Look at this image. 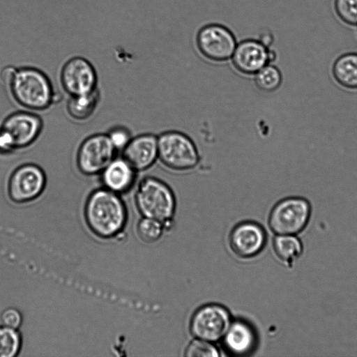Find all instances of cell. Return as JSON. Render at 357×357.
<instances>
[{
  "label": "cell",
  "instance_id": "cell-1",
  "mask_svg": "<svg viewBox=\"0 0 357 357\" xmlns=\"http://www.w3.org/2000/svg\"><path fill=\"white\" fill-rule=\"evenodd\" d=\"M1 78L13 100L26 110L45 111L58 100L51 79L37 68L8 66L1 70Z\"/></svg>",
  "mask_w": 357,
  "mask_h": 357
},
{
  "label": "cell",
  "instance_id": "cell-2",
  "mask_svg": "<svg viewBox=\"0 0 357 357\" xmlns=\"http://www.w3.org/2000/svg\"><path fill=\"white\" fill-rule=\"evenodd\" d=\"M84 214L91 229L103 238L118 234L123 229L127 219L126 207L120 195L103 187L89 194Z\"/></svg>",
  "mask_w": 357,
  "mask_h": 357
},
{
  "label": "cell",
  "instance_id": "cell-3",
  "mask_svg": "<svg viewBox=\"0 0 357 357\" xmlns=\"http://www.w3.org/2000/svg\"><path fill=\"white\" fill-rule=\"evenodd\" d=\"M136 206L143 217L168 222L176 208V198L171 187L160 178L147 176L137 183Z\"/></svg>",
  "mask_w": 357,
  "mask_h": 357
},
{
  "label": "cell",
  "instance_id": "cell-4",
  "mask_svg": "<svg viewBox=\"0 0 357 357\" xmlns=\"http://www.w3.org/2000/svg\"><path fill=\"white\" fill-rule=\"evenodd\" d=\"M158 160L167 169L177 172L192 171L200 162L196 144L185 133L169 130L158 135Z\"/></svg>",
  "mask_w": 357,
  "mask_h": 357
},
{
  "label": "cell",
  "instance_id": "cell-5",
  "mask_svg": "<svg viewBox=\"0 0 357 357\" xmlns=\"http://www.w3.org/2000/svg\"><path fill=\"white\" fill-rule=\"evenodd\" d=\"M311 205L302 197H288L278 202L272 208L268 225L277 235H296L307 225Z\"/></svg>",
  "mask_w": 357,
  "mask_h": 357
},
{
  "label": "cell",
  "instance_id": "cell-6",
  "mask_svg": "<svg viewBox=\"0 0 357 357\" xmlns=\"http://www.w3.org/2000/svg\"><path fill=\"white\" fill-rule=\"evenodd\" d=\"M47 176L43 169L33 162L16 167L9 175L7 193L16 204H24L38 198L47 185Z\"/></svg>",
  "mask_w": 357,
  "mask_h": 357
},
{
  "label": "cell",
  "instance_id": "cell-7",
  "mask_svg": "<svg viewBox=\"0 0 357 357\" xmlns=\"http://www.w3.org/2000/svg\"><path fill=\"white\" fill-rule=\"evenodd\" d=\"M117 153L106 133L91 135L80 143L77 149L75 157L77 168L84 176H99Z\"/></svg>",
  "mask_w": 357,
  "mask_h": 357
},
{
  "label": "cell",
  "instance_id": "cell-8",
  "mask_svg": "<svg viewBox=\"0 0 357 357\" xmlns=\"http://www.w3.org/2000/svg\"><path fill=\"white\" fill-rule=\"evenodd\" d=\"M60 83L69 96L91 93L98 88V78L93 64L82 56H73L63 65Z\"/></svg>",
  "mask_w": 357,
  "mask_h": 357
},
{
  "label": "cell",
  "instance_id": "cell-9",
  "mask_svg": "<svg viewBox=\"0 0 357 357\" xmlns=\"http://www.w3.org/2000/svg\"><path fill=\"white\" fill-rule=\"evenodd\" d=\"M196 43L205 58L217 62L231 59L237 45L233 33L219 24L202 27L197 34Z\"/></svg>",
  "mask_w": 357,
  "mask_h": 357
},
{
  "label": "cell",
  "instance_id": "cell-10",
  "mask_svg": "<svg viewBox=\"0 0 357 357\" xmlns=\"http://www.w3.org/2000/svg\"><path fill=\"white\" fill-rule=\"evenodd\" d=\"M230 324L229 312L221 305L211 304L194 314L190 331L196 338L213 342L224 337Z\"/></svg>",
  "mask_w": 357,
  "mask_h": 357
},
{
  "label": "cell",
  "instance_id": "cell-11",
  "mask_svg": "<svg viewBox=\"0 0 357 357\" xmlns=\"http://www.w3.org/2000/svg\"><path fill=\"white\" fill-rule=\"evenodd\" d=\"M43 119L35 112L20 110L8 114L0 126L12 138L16 150L26 149L33 144L43 130Z\"/></svg>",
  "mask_w": 357,
  "mask_h": 357
},
{
  "label": "cell",
  "instance_id": "cell-12",
  "mask_svg": "<svg viewBox=\"0 0 357 357\" xmlns=\"http://www.w3.org/2000/svg\"><path fill=\"white\" fill-rule=\"evenodd\" d=\"M275 54L258 40L246 39L238 44L231 56L234 68L245 75H254L261 68L271 63Z\"/></svg>",
  "mask_w": 357,
  "mask_h": 357
},
{
  "label": "cell",
  "instance_id": "cell-13",
  "mask_svg": "<svg viewBox=\"0 0 357 357\" xmlns=\"http://www.w3.org/2000/svg\"><path fill=\"white\" fill-rule=\"evenodd\" d=\"M121 155L138 172L150 169L158 160V135L146 132L132 137Z\"/></svg>",
  "mask_w": 357,
  "mask_h": 357
},
{
  "label": "cell",
  "instance_id": "cell-14",
  "mask_svg": "<svg viewBox=\"0 0 357 357\" xmlns=\"http://www.w3.org/2000/svg\"><path fill=\"white\" fill-rule=\"evenodd\" d=\"M138 173L123 157L120 155L116 156L98 176L102 187L121 195L134 188Z\"/></svg>",
  "mask_w": 357,
  "mask_h": 357
},
{
  "label": "cell",
  "instance_id": "cell-15",
  "mask_svg": "<svg viewBox=\"0 0 357 357\" xmlns=\"http://www.w3.org/2000/svg\"><path fill=\"white\" fill-rule=\"evenodd\" d=\"M265 242L264 230L252 222L239 224L234 228L229 237L233 252L243 258L257 255L263 249Z\"/></svg>",
  "mask_w": 357,
  "mask_h": 357
},
{
  "label": "cell",
  "instance_id": "cell-16",
  "mask_svg": "<svg viewBox=\"0 0 357 357\" xmlns=\"http://www.w3.org/2000/svg\"><path fill=\"white\" fill-rule=\"evenodd\" d=\"M223 338L227 350L234 355L249 354L255 347L256 336L247 323L236 320L231 322Z\"/></svg>",
  "mask_w": 357,
  "mask_h": 357
},
{
  "label": "cell",
  "instance_id": "cell-17",
  "mask_svg": "<svg viewBox=\"0 0 357 357\" xmlns=\"http://www.w3.org/2000/svg\"><path fill=\"white\" fill-rule=\"evenodd\" d=\"M101 100L99 87L95 91L80 96H69L66 102V110L68 116L75 122H84L90 119Z\"/></svg>",
  "mask_w": 357,
  "mask_h": 357
},
{
  "label": "cell",
  "instance_id": "cell-18",
  "mask_svg": "<svg viewBox=\"0 0 357 357\" xmlns=\"http://www.w3.org/2000/svg\"><path fill=\"white\" fill-rule=\"evenodd\" d=\"M332 73L342 86L357 89V53L348 52L338 56L333 63Z\"/></svg>",
  "mask_w": 357,
  "mask_h": 357
},
{
  "label": "cell",
  "instance_id": "cell-19",
  "mask_svg": "<svg viewBox=\"0 0 357 357\" xmlns=\"http://www.w3.org/2000/svg\"><path fill=\"white\" fill-rule=\"evenodd\" d=\"M273 249L284 264L291 266L303 253V246L295 235H277L273 241Z\"/></svg>",
  "mask_w": 357,
  "mask_h": 357
},
{
  "label": "cell",
  "instance_id": "cell-20",
  "mask_svg": "<svg viewBox=\"0 0 357 357\" xmlns=\"http://www.w3.org/2000/svg\"><path fill=\"white\" fill-rule=\"evenodd\" d=\"M254 81L260 91L271 93L280 86L282 76L278 68L268 63L254 75Z\"/></svg>",
  "mask_w": 357,
  "mask_h": 357
},
{
  "label": "cell",
  "instance_id": "cell-21",
  "mask_svg": "<svg viewBox=\"0 0 357 357\" xmlns=\"http://www.w3.org/2000/svg\"><path fill=\"white\" fill-rule=\"evenodd\" d=\"M21 337L17 329L0 327V357H13L20 351Z\"/></svg>",
  "mask_w": 357,
  "mask_h": 357
},
{
  "label": "cell",
  "instance_id": "cell-22",
  "mask_svg": "<svg viewBox=\"0 0 357 357\" xmlns=\"http://www.w3.org/2000/svg\"><path fill=\"white\" fill-rule=\"evenodd\" d=\"M164 230L163 222L144 217L137 225V234L144 242L152 243L158 241Z\"/></svg>",
  "mask_w": 357,
  "mask_h": 357
},
{
  "label": "cell",
  "instance_id": "cell-23",
  "mask_svg": "<svg viewBox=\"0 0 357 357\" xmlns=\"http://www.w3.org/2000/svg\"><path fill=\"white\" fill-rule=\"evenodd\" d=\"M334 8L344 23L357 26V0H335Z\"/></svg>",
  "mask_w": 357,
  "mask_h": 357
},
{
  "label": "cell",
  "instance_id": "cell-24",
  "mask_svg": "<svg viewBox=\"0 0 357 357\" xmlns=\"http://www.w3.org/2000/svg\"><path fill=\"white\" fill-rule=\"evenodd\" d=\"M185 355L188 357H218L220 354L212 342L197 338L189 344Z\"/></svg>",
  "mask_w": 357,
  "mask_h": 357
},
{
  "label": "cell",
  "instance_id": "cell-25",
  "mask_svg": "<svg viewBox=\"0 0 357 357\" xmlns=\"http://www.w3.org/2000/svg\"><path fill=\"white\" fill-rule=\"evenodd\" d=\"M106 134L117 152H121L132 137L130 130L123 126H115Z\"/></svg>",
  "mask_w": 357,
  "mask_h": 357
},
{
  "label": "cell",
  "instance_id": "cell-26",
  "mask_svg": "<svg viewBox=\"0 0 357 357\" xmlns=\"http://www.w3.org/2000/svg\"><path fill=\"white\" fill-rule=\"evenodd\" d=\"M1 321L3 326L17 329L21 324L22 316L15 308H8L1 314Z\"/></svg>",
  "mask_w": 357,
  "mask_h": 357
},
{
  "label": "cell",
  "instance_id": "cell-27",
  "mask_svg": "<svg viewBox=\"0 0 357 357\" xmlns=\"http://www.w3.org/2000/svg\"><path fill=\"white\" fill-rule=\"evenodd\" d=\"M16 148L8 133L0 126V153L9 155L15 152Z\"/></svg>",
  "mask_w": 357,
  "mask_h": 357
},
{
  "label": "cell",
  "instance_id": "cell-28",
  "mask_svg": "<svg viewBox=\"0 0 357 357\" xmlns=\"http://www.w3.org/2000/svg\"><path fill=\"white\" fill-rule=\"evenodd\" d=\"M258 40L262 44H264L265 46L268 47L273 41V36L271 33L266 31L262 32L259 35V39Z\"/></svg>",
  "mask_w": 357,
  "mask_h": 357
}]
</instances>
